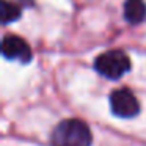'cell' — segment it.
<instances>
[{"label": "cell", "mask_w": 146, "mask_h": 146, "mask_svg": "<svg viewBox=\"0 0 146 146\" xmlns=\"http://www.w3.org/2000/svg\"><path fill=\"white\" fill-rule=\"evenodd\" d=\"M94 68L101 76L116 80L130 69V60L123 50H108L96 58Z\"/></svg>", "instance_id": "2"}, {"label": "cell", "mask_w": 146, "mask_h": 146, "mask_svg": "<svg viewBox=\"0 0 146 146\" xmlns=\"http://www.w3.org/2000/svg\"><path fill=\"white\" fill-rule=\"evenodd\" d=\"M110 107L116 116L119 118H132L138 115L140 104L133 93L127 88L116 90L110 94Z\"/></svg>", "instance_id": "3"}, {"label": "cell", "mask_w": 146, "mask_h": 146, "mask_svg": "<svg viewBox=\"0 0 146 146\" xmlns=\"http://www.w3.org/2000/svg\"><path fill=\"white\" fill-rule=\"evenodd\" d=\"M0 14H2V22L10 24L14 22L21 17V8L14 2H8V0H2L0 2Z\"/></svg>", "instance_id": "6"}, {"label": "cell", "mask_w": 146, "mask_h": 146, "mask_svg": "<svg viewBox=\"0 0 146 146\" xmlns=\"http://www.w3.org/2000/svg\"><path fill=\"white\" fill-rule=\"evenodd\" d=\"M2 54L5 58L19 60L21 63H29L32 60V49L30 46L19 36H5L2 41Z\"/></svg>", "instance_id": "4"}, {"label": "cell", "mask_w": 146, "mask_h": 146, "mask_svg": "<svg viewBox=\"0 0 146 146\" xmlns=\"http://www.w3.org/2000/svg\"><path fill=\"white\" fill-rule=\"evenodd\" d=\"M52 146H91L93 137L90 127L82 119H64L54 129Z\"/></svg>", "instance_id": "1"}, {"label": "cell", "mask_w": 146, "mask_h": 146, "mask_svg": "<svg viewBox=\"0 0 146 146\" xmlns=\"http://www.w3.org/2000/svg\"><path fill=\"white\" fill-rule=\"evenodd\" d=\"M146 16V5L143 0H126L124 2V17L130 24H138Z\"/></svg>", "instance_id": "5"}]
</instances>
